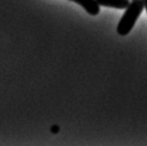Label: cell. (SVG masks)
<instances>
[{
    "label": "cell",
    "mask_w": 147,
    "mask_h": 146,
    "mask_svg": "<svg viewBox=\"0 0 147 146\" xmlns=\"http://www.w3.org/2000/svg\"><path fill=\"white\" fill-rule=\"evenodd\" d=\"M70 1H73L82 7L85 11L90 15L95 16L99 13V5L96 0H70Z\"/></svg>",
    "instance_id": "2"
},
{
    "label": "cell",
    "mask_w": 147,
    "mask_h": 146,
    "mask_svg": "<svg viewBox=\"0 0 147 146\" xmlns=\"http://www.w3.org/2000/svg\"><path fill=\"white\" fill-rule=\"evenodd\" d=\"M143 9H144V3L142 0H132L119 21L117 26V33L121 36H127L129 33Z\"/></svg>",
    "instance_id": "1"
},
{
    "label": "cell",
    "mask_w": 147,
    "mask_h": 146,
    "mask_svg": "<svg viewBox=\"0 0 147 146\" xmlns=\"http://www.w3.org/2000/svg\"><path fill=\"white\" fill-rule=\"evenodd\" d=\"M143 3H144V9H146V12H147V0H142Z\"/></svg>",
    "instance_id": "4"
},
{
    "label": "cell",
    "mask_w": 147,
    "mask_h": 146,
    "mask_svg": "<svg viewBox=\"0 0 147 146\" xmlns=\"http://www.w3.org/2000/svg\"><path fill=\"white\" fill-rule=\"evenodd\" d=\"M99 6L114 8L118 9H125L129 5L128 0H96Z\"/></svg>",
    "instance_id": "3"
}]
</instances>
